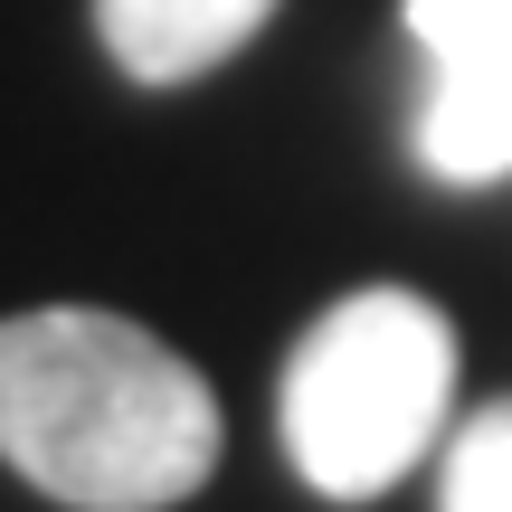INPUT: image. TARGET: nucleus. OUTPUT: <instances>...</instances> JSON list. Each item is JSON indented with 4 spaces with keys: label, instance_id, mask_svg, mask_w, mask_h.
I'll list each match as a JSON object with an SVG mask.
<instances>
[{
    "label": "nucleus",
    "instance_id": "nucleus-1",
    "mask_svg": "<svg viewBox=\"0 0 512 512\" xmlns=\"http://www.w3.org/2000/svg\"><path fill=\"white\" fill-rule=\"evenodd\" d=\"M219 389L162 332L95 304L0 323V465L67 512H171L219 465Z\"/></svg>",
    "mask_w": 512,
    "mask_h": 512
},
{
    "label": "nucleus",
    "instance_id": "nucleus-6",
    "mask_svg": "<svg viewBox=\"0 0 512 512\" xmlns=\"http://www.w3.org/2000/svg\"><path fill=\"white\" fill-rule=\"evenodd\" d=\"M418 57H512V0H399Z\"/></svg>",
    "mask_w": 512,
    "mask_h": 512
},
{
    "label": "nucleus",
    "instance_id": "nucleus-3",
    "mask_svg": "<svg viewBox=\"0 0 512 512\" xmlns=\"http://www.w3.org/2000/svg\"><path fill=\"white\" fill-rule=\"evenodd\" d=\"M408 152L446 190H494L512 171V57H427Z\"/></svg>",
    "mask_w": 512,
    "mask_h": 512
},
{
    "label": "nucleus",
    "instance_id": "nucleus-5",
    "mask_svg": "<svg viewBox=\"0 0 512 512\" xmlns=\"http://www.w3.org/2000/svg\"><path fill=\"white\" fill-rule=\"evenodd\" d=\"M437 512H512V399L437 437Z\"/></svg>",
    "mask_w": 512,
    "mask_h": 512
},
{
    "label": "nucleus",
    "instance_id": "nucleus-2",
    "mask_svg": "<svg viewBox=\"0 0 512 512\" xmlns=\"http://www.w3.org/2000/svg\"><path fill=\"white\" fill-rule=\"evenodd\" d=\"M456 427V323L408 285H361L304 323L275 380L285 465L323 503H380Z\"/></svg>",
    "mask_w": 512,
    "mask_h": 512
},
{
    "label": "nucleus",
    "instance_id": "nucleus-4",
    "mask_svg": "<svg viewBox=\"0 0 512 512\" xmlns=\"http://www.w3.org/2000/svg\"><path fill=\"white\" fill-rule=\"evenodd\" d=\"M285 0H95V38L133 86H190L219 76Z\"/></svg>",
    "mask_w": 512,
    "mask_h": 512
}]
</instances>
